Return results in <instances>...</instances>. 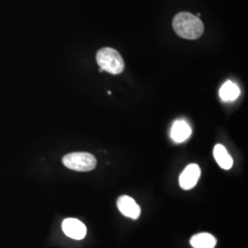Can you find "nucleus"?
I'll return each mask as SVG.
<instances>
[{
	"label": "nucleus",
	"mask_w": 248,
	"mask_h": 248,
	"mask_svg": "<svg viewBox=\"0 0 248 248\" xmlns=\"http://www.w3.org/2000/svg\"><path fill=\"white\" fill-rule=\"evenodd\" d=\"M173 29L177 35L186 40H196L203 34L202 19L189 12H179L173 19Z\"/></svg>",
	"instance_id": "obj_1"
},
{
	"label": "nucleus",
	"mask_w": 248,
	"mask_h": 248,
	"mask_svg": "<svg viewBox=\"0 0 248 248\" xmlns=\"http://www.w3.org/2000/svg\"><path fill=\"white\" fill-rule=\"evenodd\" d=\"M97 62L103 71L119 75L124 70V61L122 55L113 48L104 47L97 53Z\"/></svg>",
	"instance_id": "obj_2"
},
{
	"label": "nucleus",
	"mask_w": 248,
	"mask_h": 248,
	"mask_svg": "<svg viewBox=\"0 0 248 248\" xmlns=\"http://www.w3.org/2000/svg\"><path fill=\"white\" fill-rule=\"evenodd\" d=\"M62 164L67 169L78 171V172H89L96 168L97 159L96 157L84 152L71 153L62 157Z\"/></svg>",
	"instance_id": "obj_3"
},
{
	"label": "nucleus",
	"mask_w": 248,
	"mask_h": 248,
	"mask_svg": "<svg viewBox=\"0 0 248 248\" xmlns=\"http://www.w3.org/2000/svg\"><path fill=\"white\" fill-rule=\"evenodd\" d=\"M64 234L72 239L82 240L87 234V227L83 222L76 218H67L62 224Z\"/></svg>",
	"instance_id": "obj_4"
},
{
	"label": "nucleus",
	"mask_w": 248,
	"mask_h": 248,
	"mask_svg": "<svg viewBox=\"0 0 248 248\" xmlns=\"http://www.w3.org/2000/svg\"><path fill=\"white\" fill-rule=\"evenodd\" d=\"M201 173V169L197 164L188 165L179 177V185L185 190L193 188L199 181Z\"/></svg>",
	"instance_id": "obj_5"
},
{
	"label": "nucleus",
	"mask_w": 248,
	"mask_h": 248,
	"mask_svg": "<svg viewBox=\"0 0 248 248\" xmlns=\"http://www.w3.org/2000/svg\"><path fill=\"white\" fill-rule=\"evenodd\" d=\"M117 207L124 216L133 220L138 219L141 214L140 206L130 196H121L117 201Z\"/></svg>",
	"instance_id": "obj_6"
},
{
	"label": "nucleus",
	"mask_w": 248,
	"mask_h": 248,
	"mask_svg": "<svg viewBox=\"0 0 248 248\" xmlns=\"http://www.w3.org/2000/svg\"><path fill=\"white\" fill-rule=\"evenodd\" d=\"M191 134V128L185 121H177L175 122L171 129V138L176 142H183Z\"/></svg>",
	"instance_id": "obj_7"
},
{
	"label": "nucleus",
	"mask_w": 248,
	"mask_h": 248,
	"mask_svg": "<svg viewBox=\"0 0 248 248\" xmlns=\"http://www.w3.org/2000/svg\"><path fill=\"white\" fill-rule=\"evenodd\" d=\"M216 244L215 237L208 232L197 233L190 239V245L193 248H214Z\"/></svg>",
	"instance_id": "obj_8"
},
{
	"label": "nucleus",
	"mask_w": 248,
	"mask_h": 248,
	"mask_svg": "<svg viewBox=\"0 0 248 248\" xmlns=\"http://www.w3.org/2000/svg\"><path fill=\"white\" fill-rule=\"evenodd\" d=\"M213 155H214V158L216 160V162L218 163V165L222 169L228 170L232 167V164H233L232 158L228 154L227 150L225 149V147L222 144L215 145V147L213 149Z\"/></svg>",
	"instance_id": "obj_9"
},
{
	"label": "nucleus",
	"mask_w": 248,
	"mask_h": 248,
	"mask_svg": "<svg viewBox=\"0 0 248 248\" xmlns=\"http://www.w3.org/2000/svg\"><path fill=\"white\" fill-rule=\"evenodd\" d=\"M240 89L232 81L225 82L220 89V97L224 101H232L239 97Z\"/></svg>",
	"instance_id": "obj_10"
}]
</instances>
